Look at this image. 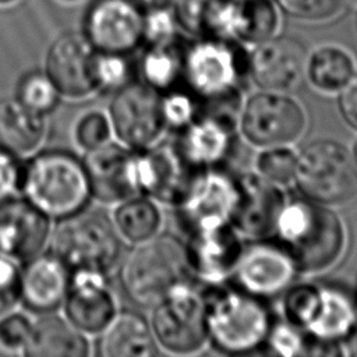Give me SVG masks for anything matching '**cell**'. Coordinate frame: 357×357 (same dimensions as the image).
<instances>
[{"label":"cell","mask_w":357,"mask_h":357,"mask_svg":"<svg viewBox=\"0 0 357 357\" xmlns=\"http://www.w3.org/2000/svg\"><path fill=\"white\" fill-rule=\"evenodd\" d=\"M206 305L208 293L195 279L176 284L152 307L151 326L158 344L176 354L199 350L208 340Z\"/></svg>","instance_id":"9c48e42d"},{"label":"cell","mask_w":357,"mask_h":357,"mask_svg":"<svg viewBox=\"0 0 357 357\" xmlns=\"http://www.w3.org/2000/svg\"><path fill=\"white\" fill-rule=\"evenodd\" d=\"M346 0H276L290 17L304 21H322L335 17Z\"/></svg>","instance_id":"74e56055"},{"label":"cell","mask_w":357,"mask_h":357,"mask_svg":"<svg viewBox=\"0 0 357 357\" xmlns=\"http://www.w3.org/2000/svg\"><path fill=\"white\" fill-rule=\"evenodd\" d=\"M218 0H173L177 24L190 33L202 36L204 22Z\"/></svg>","instance_id":"b9f144b4"},{"label":"cell","mask_w":357,"mask_h":357,"mask_svg":"<svg viewBox=\"0 0 357 357\" xmlns=\"http://www.w3.org/2000/svg\"><path fill=\"white\" fill-rule=\"evenodd\" d=\"M50 218L24 197L0 204V254L26 262L40 254L50 240Z\"/></svg>","instance_id":"44dd1931"},{"label":"cell","mask_w":357,"mask_h":357,"mask_svg":"<svg viewBox=\"0 0 357 357\" xmlns=\"http://www.w3.org/2000/svg\"><path fill=\"white\" fill-rule=\"evenodd\" d=\"M33 322L21 312H6L0 317V346L7 350H24L29 342Z\"/></svg>","instance_id":"ab89813d"},{"label":"cell","mask_w":357,"mask_h":357,"mask_svg":"<svg viewBox=\"0 0 357 357\" xmlns=\"http://www.w3.org/2000/svg\"><path fill=\"white\" fill-rule=\"evenodd\" d=\"M98 50L85 35L64 33L50 46L46 56V74L61 96L81 99L98 92Z\"/></svg>","instance_id":"e0dca14e"},{"label":"cell","mask_w":357,"mask_h":357,"mask_svg":"<svg viewBox=\"0 0 357 357\" xmlns=\"http://www.w3.org/2000/svg\"><path fill=\"white\" fill-rule=\"evenodd\" d=\"M112 219L121 238L134 244L153 237L162 226L158 202L142 194L120 201Z\"/></svg>","instance_id":"f1b7e54d"},{"label":"cell","mask_w":357,"mask_h":357,"mask_svg":"<svg viewBox=\"0 0 357 357\" xmlns=\"http://www.w3.org/2000/svg\"><path fill=\"white\" fill-rule=\"evenodd\" d=\"M297 271L294 261L278 241L258 240L241 248L231 278L236 287L266 298L286 291Z\"/></svg>","instance_id":"9a60e30c"},{"label":"cell","mask_w":357,"mask_h":357,"mask_svg":"<svg viewBox=\"0 0 357 357\" xmlns=\"http://www.w3.org/2000/svg\"><path fill=\"white\" fill-rule=\"evenodd\" d=\"M304 126L305 117L300 105L282 92L255 93L241 113L244 137L259 146L286 145L300 137Z\"/></svg>","instance_id":"7c38bea8"},{"label":"cell","mask_w":357,"mask_h":357,"mask_svg":"<svg viewBox=\"0 0 357 357\" xmlns=\"http://www.w3.org/2000/svg\"><path fill=\"white\" fill-rule=\"evenodd\" d=\"M183 53L184 47L177 39L148 45L139 61L141 81L160 93L181 85Z\"/></svg>","instance_id":"f546056e"},{"label":"cell","mask_w":357,"mask_h":357,"mask_svg":"<svg viewBox=\"0 0 357 357\" xmlns=\"http://www.w3.org/2000/svg\"><path fill=\"white\" fill-rule=\"evenodd\" d=\"M177 20L167 7L148 10L144 14V42L148 45L172 42L176 38Z\"/></svg>","instance_id":"f35d334b"},{"label":"cell","mask_w":357,"mask_h":357,"mask_svg":"<svg viewBox=\"0 0 357 357\" xmlns=\"http://www.w3.org/2000/svg\"><path fill=\"white\" fill-rule=\"evenodd\" d=\"M356 298H357V290H356Z\"/></svg>","instance_id":"681fc988"},{"label":"cell","mask_w":357,"mask_h":357,"mask_svg":"<svg viewBox=\"0 0 357 357\" xmlns=\"http://www.w3.org/2000/svg\"><path fill=\"white\" fill-rule=\"evenodd\" d=\"M137 151L138 194L174 205L197 172L174 139H159Z\"/></svg>","instance_id":"4fadbf2b"},{"label":"cell","mask_w":357,"mask_h":357,"mask_svg":"<svg viewBox=\"0 0 357 357\" xmlns=\"http://www.w3.org/2000/svg\"><path fill=\"white\" fill-rule=\"evenodd\" d=\"M278 24L271 0H218L205 18L202 36L257 45L273 36Z\"/></svg>","instance_id":"5bb4252c"},{"label":"cell","mask_w":357,"mask_h":357,"mask_svg":"<svg viewBox=\"0 0 357 357\" xmlns=\"http://www.w3.org/2000/svg\"><path fill=\"white\" fill-rule=\"evenodd\" d=\"M245 71L247 60L237 43L199 36L184 47L181 85L201 102L202 110L236 117Z\"/></svg>","instance_id":"6da1fadb"},{"label":"cell","mask_w":357,"mask_h":357,"mask_svg":"<svg viewBox=\"0 0 357 357\" xmlns=\"http://www.w3.org/2000/svg\"><path fill=\"white\" fill-rule=\"evenodd\" d=\"M50 251L71 271L109 273L123 257V238L113 219L102 209L82 211L59 220L50 236Z\"/></svg>","instance_id":"52a82bcc"},{"label":"cell","mask_w":357,"mask_h":357,"mask_svg":"<svg viewBox=\"0 0 357 357\" xmlns=\"http://www.w3.org/2000/svg\"><path fill=\"white\" fill-rule=\"evenodd\" d=\"M21 300V268L18 262L0 254V317Z\"/></svg>","instance_id":"60d3db41"},{"label":"cell","mask_w":357,"mask_h":357,"mask_svg":"<svg viewBox=\"0 0 357 357\" xmlns=\"http://www.w3.org/2000/svg\"><path fill=\"white\" fill-rule=\"evenodd\" d=\"M234 121V116L202 110L177 132L176 141L191 167L195 170L219 167L230 158L236 141Z\"/></svg>","instance_id":"7402d4cb"},{"label":"cell","mask_w":357,"mask_h":357,"mask_svg":"<svg viewBox=\"0 0 357 357\" xmlns=\"http://www.w3.org/2000/svg\"><path fill=\"white\" fill-rule=\"evenodd\" d=\"M286 321L300 328L315 344L317 354L357 331V298L332 284H298L286 290Z\"/></svg>","instance_id":"5b68a950"},{"label":"cell","mask_w":357,"mask_h":357,"mask_svg":"<svg viewBox=\"0 0 357 357\" xmlns=\"http://www.w3.org/2000/svg\"><path fill=\"white\" fill-rule=\"evenodd\" d=\"M63 1H77V0H63Z\"/></svg>","instance_id":"c3c4849f"},{"label":"cell","mask_w":357,"mask_h":357,"mask_svg":"<svg viewBox=\"0 0 357 357\" xmlns=\"http://www.w3.org/2000/svg\"><path fill=\"white\" fill-rule=\"evenodd\" d=\"M98 354L103 357H151L159 354V344L151 322L135 311H117L102 331Z\"/></svg>","instance_id":"484cf974"},{"label":"cell","mask_w":357,"mask_h":357,"mask_svg":"<svg viewBox=\"0 0 357 357\" xmlns=\"http://www.w3.org/2000/svg\"><path fill=\"white\" fill-rule=\"evenodd\" d=\"M272 324L262 298L238 287L208 294V340L220 353L238 356L265 347Z\"/></svg>","instance_id":"8992f818"},{"label":"cell","mask_w":357,"mask_h":357,"mask_svg":"<svg viewBox=\"0 0 357 357\" xmlns=\"http://www.w3.org/2000/svg\"><path fill=\"white\" fill-rule=\"evenodd\" d=\"M339 107L346 123L357 130V74L343 88L339 98Z\"/></svg>","instance_id":"ee69618b"},{"label":"cell","mask_w":357,"mask_h":357,"mask_svg":"<svg viewBox=\"0 0 357 357\" xmlns=\"http://www.w3.org/2000/svg\"><path fill=\"white\" fill-rule=\"evenodd\" d=\"M21 194L54 220L82 211L92 198L84 160L64 149H46L24 162Z\"/></svg>","instance_id":"3957f363"},{"label":"cell","mask_w":357,"mask_h":357,"mask_svg":"<svg viewBox=\"0 0 357 357\" xmlns=\"http://www.w3.org/2000/svg\"><path fill=\"white\" fill-rule=\"evenodd\" d=\"M82 160L92 198L105 204H114L138 194L135 149L124 144L106 142L86 151Z\"/></svg>","instance_id":"d6986e66"},{"label":"cell","mask_w":357,"mask_h":357,"mask_svg":"<svg viewBox=\"0 0 357 357\" xmlns=\"http://www.w3.org/2000/svg\"><path fill=\"white\" fill-rule=\"evenodd\" d=\"M60 98V91L46 71L28 73L17 86V99L42 116L52 113L57 107Z\"/></svg>","instance_id":"1f68e13d"},{"label":"cell","mask_w":357,"mask_h":357,"mask_svg":"<svg viewBox=\"0 0 357 357\" xmlns=\"http://www.w3.org/2000/svg\"><path fill=\"white\" fill-rule=\"evenodd\" d=\"M45 116L17 98L0 99V149L17 156L35 151L45 137Z\"/></svg>","instance_id":"83f0119b"},{"label":"cell","mask_w":357,"mask_h":357,"mask_svg":"<svg viewBox=\"0 0 357 357\" xmlns=\"http://www.w3.org/2000/svg\"><path fill=\"white\" fill-rule=\"evenodd\" d=\"M131 81V67L126 54L102 53L96 57L98 91H116Z\"/></svg>","instance_id":"d590c367"},{"label":"cell","mask_w":357,"mask_h":357,"mask_svg":"<svg viewBox=\"0 0 357 357\" xmlns=\"http://www.w3.org/2000/svg\"><path fill=\"white\" fill-rule=\"evenodd\" d=\"M24 160L0 149V204L21 194Z\"/></svg>","instance_id":"7bdbcfd3"},{"label":"cell","mask_w":357,"mask_h":357,"mask_svg":"<svg viewBox=\"0 0 357 357\" xmlns=\"http://www.w3.org/2000/svg\"><path fill=\"white\" fill-rule=\"evenodd\" d=\"M185 247L192 279L208 286H219L231 276L243 248L233 225L192 231Z\"/></svg>","instance_id":"603a6c76"},{"label":"cell","mask_w":357,"mask_h":357,"mask_svg":"<svg viewBox=\"0 0 357 357\" xmlns=\"http://www.w3.org/2000/svg\"><path fill=\"white\" fill-rule=\"evenodd\" d=\"M112 130L121 144L144 149L166 131L160 92L144 81L131 79L116 89L109 105Z\"/></svg>","instance_id":"8fae6325"},{"label":"cell","mask_w":357,"mask_h":357,"mask_svg":"<svg viewBox=\"0 0 357 357\" xmlns=\"http://www.w3.org/2000/svg\"><path fill=\"white\" fill-rule=\"evenodd\" d=\"M24 264L20 303L40 315L54 312L66 300L71 269L52 251L40 252Z\"/></svg>","instance_id":"cb8c5ba5"},{"label":"cell","mask_w":357,"mask_h":357,"mask_svg":"<svg viewBox=\"0 0 357 357\" xmlns=\"http://www.w3.org/2000/svg\"><path fill=\"white\" fill-rule=\"evenodd\" d=\"M84 35L98 52L127 56L144 42V13L131 0H96Z\"/></svg>","instance_id":"2e32d148"},{"label":"cell","mask_w":357,"mask_h":357,"mask_svg":"<svg viewBox=\"0 0 357 357\" xmlns=\"http://www.w3.org/2000/svg\"><path fill=\"white\" fill-rule=\"evenodd\" d=\"M160 96L166 130H172L176 134L184 130L202 112L201 102L184 85L162 92Z\"/></svg>","instance_id":"d6a6232c"},{"label":"cell","mask_w":357,"mask_h":357,"mask_svg":"<svg viewBox=\"0 0 357 357\" xmlns=\"http://www.w3.org/2000/svg\"><path fill=\"white\" fill-rule=\"evenodd\" d=\"M265 346L278 356H303L315 353V344L296 325L289 321L272 324Z\"/></svg>","instance_id":"836d02e7"},{"label":"cell","mask_w":357,"mask_h":357,"mask_svg":"<svg viewBox=\"0 0 357 357\" xmlns=\"http://www.w3.org/2000/svg\"><path fill=\"white\" fill-rule=\"evenodd\" d=\"M351 56L337 46H321L307 59V71L314 86L325 92L343 89L356 74Z\"/></svg>","instance_id":"4dcf8cb0"},{"label":"cell","mask_w":357,"mask_h":357,"mask_svg":"<svg viewBox=\"0 0 357 357\" xmlns=\"http://www.w3.org/2000/svg\"><path fill=\"white\" fill-rule=\"evenodd\" d=\"M89 347V340L81 329L67 318L47 312L33 322L22 353L29 357H85Z\"/></svg>","instance_id":"4316f807"},{"label":"cell","mask_w":357,"mask_h":357,"mask_svg":"<svg viewBox=\"0 0 357 357\" xmlns=\"http://www.w3.org/2000/svg\"><path fill=\"white\" fill-rule=\"evenodd\" d=\"M257 167L258 174L268 181L276 185L289 184L296 176L297 155L283 145L269 146L259 155Z\"/></svg>","instance_id":"e575fe53"},{"label":"cell","mask_w":357,"mask_h":357,"mask_svg":"<svg viewBox=\"0 0 357 357\" xmlns=\"http://www.w3.org/2000/svg\"><path fill=\"white\" fill-rule=\"evenodd\" d=\"M238 198V178L229 170L208 167L197 170L184 192L174 204L183 230H197L231 225Z\"/></svg>","instance_id":"30bf717a"},{"label":"cell","mask_w":357,"mask_h":357,"mask_svg":"<svg viewBox=\"0 0 357 357\" xmlns=\"http://www.w3.org/2000/svg\"><path fill=\"white\" fill-rule=\"evenodd\" d=\"M15 0H0V4H10V3H14Z\"/></svg>","instance_id":"7dc6e473"},{"label":"cell","mask_w":357,"mask_h":357,"mask_svg":"<svg viewBox=\"0 0 357 357\" xmlns=\"http://www.w3.org/2000/svg\"><path fill=\"white\" fill-rule=\"evenodd\" d=\"M238 198L233 213V227L250 237L261 238L273 231L278 215L284 204L279 187L259 174L237 176Z\"/></svg>","instance_id":"d4e9b609"},{"label":"cell","mask_w":357,"mask_h":357,"mask_svg":"<svg viewBox=\"0 0 357 357\" xmlns=\"http://www.w3.org/2000/svg\"><path fill=\"white\" fill-rule=\"evenodd\" d=\"M112 131L109 116L99 110H91L77 121L74 138L82 149L91 151L109 142Z\"/></svg>","instance_id":"8d00e7d4"},{"label":"cell","mask_w":357,"mask_h":357,"mask_svg":"<svg viewBox=\"0 0 357 357\" xmlns=\"http://www.w3.org/2000/svg\"><path fill=\"white\" fill-rule=\"evenodd\" d=\"M353 158H354V160H356V163H357V144H356V146H354V152H353Z\"/></svg>","instance_id":"bcb514c9"},{"label":"cell","mask_w":357,"mask_h":357,"mask_svg":"<svg viewBox=\"0 0 357 357\" xmlns=\"http://www.w3.org/2000/svg\"><path fill=\"white\" fill-rule=\"evenodd\" d=\"M273 231L298 271L317 272L340 255L344 230L340 219L326 205L307 198L284 201Z\"/></svg>","instance_id":"7a4b0ae2"},{"label":"cell","mask_w":357,"mask_h":357,"mask_svg":"<svg viewBox=\"0 0 357 357\" xmlns=\"http://www.w3.org/2000/svg\"><path fill=\"white\" fill-rule=\"evenodd\" d=\"M134 4H137L141 10H153L160 7H167L173 0H131Z\"/></svg>","instance_id":"f6af8a7d"},{"label":"cell","mask_w":357,"mask_h":357,"mask_svg":"<svg viewBox=\"0 0 357 357\" xmlns=\"http://www.w3.org/2000/svg\"><path fill=\"white\" fill-rule=\"evenodd\" d=\"M63 305L66 318L84 333L102 332L117 314L107 273L92 269L71 271Z\"/></svg>","instance_id":"ffe728a7"},{"label":"cell","mask_w":357,"mask_h":357,"mask_svg":"<svg viewBox=\"0 0 357 357\" xmlns=\"http://www.w3.org/2000/svg\"><path fill=\"white\" fill-rule=\"evenodd\" d=\"M307 50L293 36H271L255 45L247 59L254 82L265 89L286 92L298 86L307 71Z\"/></svg>","instance_id":"ac0fdd59"},{"label":"cell","mask_w":357,"mask_h":357,"mask_svg":"<svg viewBox=\"0 0 357 357\" xmlns=\"http://www.w3.org/2000/svg\"><path fill=\"white\" fill-rule=\"evenodd\" d=\"M192 279L185 241L172 233H158L137 243L120 265V282L137 305L152 308L176 284Z\"/></svg>","instance_id":"277c9868"},{"label":"cell","mask_w":357,"mask_h":357,"mask_svg":"<svg viewBox=\"0 0 357 357\" xmlns=\"http://www.w3.org/2000/svg\"><path fill=\"white\" fill-rule=\"evenodd\" d=\"M294 181L312 202L343 205L357 197V163L342 144L314 141L297 156Z\"/></svg>","instance_id":"ba28073f"}]
</instances>
